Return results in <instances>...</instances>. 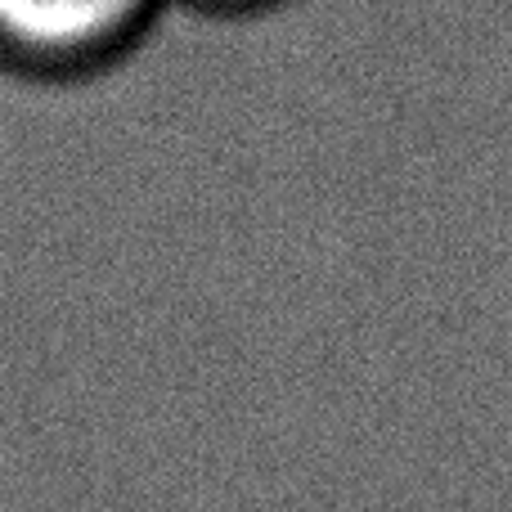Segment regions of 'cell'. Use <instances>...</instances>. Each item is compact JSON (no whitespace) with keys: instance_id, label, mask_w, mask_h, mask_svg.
<instances>
[{"instance_id":"obj_1","label":"cell","mask_w":512,"mask_h":512,"mask_svg":"<svg viewBox=\"0 0 512 512\" xmlns=\"http://www.w3.org/2000/svg\"><path fill=\"white\" fill-rule=\"evenodd\" d=\"M167 0H0V72L86 81L153 32Z\"/></svg>"},{"instance_id":"obj_2","label":"cell","mask_w":512,"mask_h":512,"mask_svg":"<svg viewBox=\"0 0 512 512\" xmlns=\"http://www.w3.org/2000/svg\"><path fill=\"white\" fill-rule=\"evenodd\" d=\"M167 5H185L207 18H261L270 9L288 5V0H167Z\"/></svg>"}]
</instances>
